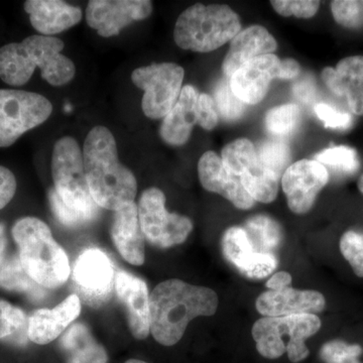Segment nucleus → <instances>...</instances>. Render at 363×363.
<instances>
[{
    "instance_id": "nucleus-49",
    "label": "nucleus",
    "mask_w": 363,
    "mask_h": 363,
    "mask_svg": "<svg viewBox=\"0 0 363 363\" xmlns=\"http://www.w3.org/2000/svg\"><path fill=\"white\" fill-rule=\"evenodd\" d=\"M125 363H147V362H143V360H140V359H130V360H128V362H126Z\"/></svg>"
},
{
    "instance_id": "nucleus-28",
    "label": "nucleus",
    "mask_w": 363,
    "mask_h": 363,
    "mask_svg": "<svg viewBox=\"0 0 363 363\" xmlns=\"http://www.w3.org/2000/svg\"><path fill=\"white\" fill-rule=\"evenodd\" d=\"M28 339V319L25 311L0 300V340L23 346Z\"/></svg>"
},
{
    "instance_id": "nucleus-47",
    "label": "nucleus",
    "mask_w": 363,
    "mask_h": 363,
    "mask_svg": "<svg viewBox=\"0 0 363 363\" xmlns=\"http://www.w3.org/2000/svg\"><path fill=\"white\" fill-rule=\"evenodd\" d=\"M6 229H4V224H0V267L2 266L4 262V255H6Z\"/></svg>"
},
{
    "instance_id": "nucleus-6",
    "label": "nucleus",
    "mask_w": 363,
    "mask_h": 363,
    "mask_svg": "<svg viewBox=\"0 0 363 363\" xmlns=\"http://www.w3.org/2000/svg\"><path fill=\"white\" fill-rule=\"evenodd\" d=\"M321 328V320L315 314H296L264 317L253 324L252 334L257 350L267 359H277L286 352L294 363L303 362L310 351L305 341Z\"/></svg>"
},
{
    "instance_id": "nucleus-18",
    "label": "nucleus",
    "mask_w": 363,
    "mask_h": 363,
    "mask_svg": "<svg viewBox=\"0 0 363 363\" xmlns=\"http://www.w3.org/2000/svg\"><path fill=\"white\" fill-rule=\"evenodd\" d=\"M326 306L324 296L317 291L295 290L286 288L281 291H267L257 298L255 307L264 317L289 316L296 314H316Z\"/></svg>"
},
{
    "instance_id": "nucleus-41",
    "label": "nucleus",
    "mask_w": 363,
    "mask_h": 363,
    "mask_svg": "<svg viewBox=\"0 0 363 363\" xmlns=\"http://www.w3.org/2000/svg\"><path fill=\"white\" fill-rule=\"evenodd\" d=\"M49 200L52 213L64 225L76 227L87 223V221L81 215L67 206L63 200L60 198L58 193L55 191V189L50 190Z\"/></svg>"
},
{
    "instance_id": "nucleus-40",
    "label": "nucleus",
    "mask_w": 363,
    "mask_h": 363,
    "mask_svg": "<svg viewBox=\"0 0 363 363\" xmlns=\"http://www.w3.org/2000/svg\"><path fill=\"white\" fill-rule=\"evenodd\" d=\"M315 112L318 118L323 121L325 128L346 130L352 124V116L350 114L339 111L329 104H317L315 106Z\"/></svg>"
},
{
    "instance_id": "nucleus-30",
    "label": "nucleus",
    "mask_w": 363,
    "mask_h": 363,
    "mask_svg": "<svg viewBox=\"0 0 363 363\" xmlns=\"http://www.w3.org/2000/svg\"><path fill=\"white\" fill-rule=\"evenodd\" d=\"M281 180L279 177L262 169V167L255 173L245 174L240 177L241 184L247 194L255 201L260 203H271L276 200Z\"/></svg>"
},
{
    "instance_id": "nucleus-27",
    "label": "nucleus",
    "mask_w": 363,
    "mask_h": 363,
    "mask_svg": "<svg viewBox=\"0 0 363 363\" xmlns=\"http://www.w3.org/2000/svg\"><path fill=\"white\" fill-rule=\"evenodd\" d=\"M0 288L26 294L33 301L42 300L45 295L44 288L28 276L18 257H9L0 267Z\"/></svg>"
},
{
    "instance_id": "nucleus-23",
    "label": "nucleus",
    "mask_w": 363,
    "mask_h": 363,
    "mask_svg": "<svg viewBox=\"0 0 363 363\" xmlns=\"http://www.w3.org/2000/svg\"><path fill=\"white\" fill-rule=\"evenodd\" d=\"M198 97L199 93L196 88L191 85L184 86L175 106L162 121L160 135L164 142L174 147H181L188 143L197 123Z\"/></svg>"
},
{
    "instance_id": "nucleus-13",
    "label": "nucleus",
    "mask_w": 363,
    "mask_h": 363,
    "mask_svg": "<svg viewBox=\"0 0 363 363\" xmlns=\"http://www.w3.org/2000/svg\"><path fill=\"white\" fill-rule=\"evenodd\" d=\"M152 11L149 0H91L86 20L101 37L111 38L130 23L149 18Z\"/></svg>"
},
{
    "instance_id": "nucleus-36",
    "label": "nucleus",
    "mask_w": 363,
    "mask_h": 363,
    "mask_svg": "<svg viewBox=\"0 0 363 363\" xmlns=\"http://www.w3.org/2000/svg\"><path fill=\"white\" fill-rule=\"evenodd\" d=\"M340 252L357 276L363 278V234L347 231L340 240Z\"/></svg>"
},
{
    "instance_id": "nucleus-42",
    "label": "nucleus",
    "mask_w": 363,
    "mask_h": 363,
    "mask_svg": "<svg viewBox=\"0 0 363 363\" xmlns=\"http://www.w3.org/2000/svg\"><path fill=\"white\" fill-rule=\"evenodd\" d=\"M16 192V180L13 172L0 166V210L13 200Z\"/></svg>"
},
{
    "instance_id": "nucleus-11",
    "label": "nucleus",
    "mask_w": 363,
    "mask_h": 363,
    "mask_svg": "<svg viewBox=\"0 0 363 363\" xmlns=\"http://www.w3.org/2000/svg\"><path fill=\"white\" fill-rule=\"evenodd\" d=\"M73 279L76 290L91 307L104 304L113 293V266L106 253L97 248L81 253L74 267Z\"/></svg>"
},
{
    "instance_id": "nucleus-17",
    "label": "nucleus",
    "mask_w": 363,
    "mask_h": 363,
    "mask_svg": "<svg viewBox=\"0 0 363 363\" xmlns=\"http://www.w3.org/2000/svg\"><path fill=\"white\" fill-rule=\"evenodd\" d=\"M198 175L203 188L221 195L238 209L248 210L255 205V200L243 188L240 178L227 171L221 157L213 150H208L200 157Z\"/></svg>"
},
{
    "instance_id": "nucleus-38",
    "label": "nucleus",
    "mask_w": 363,
    "mask_h": 363,
    "mask_svg": "<svg viewBox=\"0 0 363 363\" xmlns=\"http://www.w3.org/2000/svg\"><path fill=\"white\" fill-rule=\"evenodd\" d=\"M272 9L281 16L311 18L319 11L320 1L315 0H276L271 1Z\"/></svg>"
},
{
    "instance_id": "nucleus-21",
    "label": "nucleus",
    "mask_w": 363,
    "mask_h": 363,
    "mask_svg": "<svg viewBox=\"0 0 363 363\" xmlns=\"http://www.w3.org/2000/svg\"><path fill=\"white\" fill-rule=\"evenodd\" d=\"M26 13L30 23L43 35H58L82 20V11L61 0H28Z\"/></svg>"
},
{
    "instance_id": "nucleus-10",
    "label": "nucleus",
    "mask_w": 363,
    "mask_h": 363,
    "mask_svg": "<svg viewBox=\"0 0 363 363\" xmlns=\"http://www.w3.org/2000/svg\"><path fill=\"white\" fill-rule=\"evenodd\" d=\"M138 210L143 236L157 247L181 245L193 230L192 221L188 217L167 211L166 196L160 189L145 190Z\"/></svg>"
},
{
    "instance_id": "nucleus-24",
    "label": "nucleus",
    "mask_w": 363,
    "mask_h": 363,
    "mask_svg": "<svg viewBox=\"0 0 363 363\" xmlns=\"http://www.w3.org/2000/svg\"><path fill=\"white\" fill-rule=\"evenodd\" d=\"M66 363H106V350L83 323H75L60 339Z\"/></svg>"
},
{
    "instance_id": "nucleus-33",
    "label": "nucleus",
    "mask_w": 363,
    "mask_h": 363,
    "mask_svg": "<svg viewBox=\"0 0 363 363\" xmlns=\"http://www.w3.org/2000/svg\"><path fill=\"white\" fill-rule=\"evenodd\" d=\"M315 161L344 174H353L359 168L357 150L345 145L329 147L316 155Z\"/></svg>"
},
{
    "instance_id": "nucleus-51",
    "label": "nucleus",
    "mask_w": 363,
    "mask_h": 363,
    "mask_svg": "<svg viewBox=\"0 0 363 363\" xmlns=\"http://www.w3.org/2000/svg\"><path fill=\"white\" fill-rule=\"evenodd\" d=\"M362 4H363V1H362Z\"/></svg>"
},
{
    "instance_id": "nucleus-44",
    "label": "nucleus",
    "mask_w": 363,
    "mask_h": 363,
    "mask_svg": "<svg viewBox=\"0 0 363 363\" xmlns=\"http://www.w3.org/2000/svg\"><path fill=\"white\" fill-rule=\"evenodd\" d=\"M301 73V66L296 60L284 59L281 60L278 73V78L281 80H291L298 77Z\"/></svg>"
},
{
    "instance_id": "nucleus-3",
    "label": "nucleus",
    "mask_w": 363,
    "mask_h": 363,
    "mask_svg": "<svg viewBox=\"0 0 363 363\" xmlns=\"http://www.w3.org/2000/svg\"><path fill=\"white\" fill-rule=\"evenodd\" d=\"M64 47L58 38L47 35H30L21 43L4 45L0 48V78L6 84L23 86L39 68L49 84L65 85L75 76L76 67L61 54Z\"/></svg>"
},
{
    "instance_id": "nucleus-39",
    "label": "nucleus",
    "mask_w": 363,
    "mask_h": 363,
    "mask_svg": "<svg viewBox=\"0 0 363 363\" xmlns=\"http://www.w3.org/2000/svg\"><path fill=\"white\" fill-rule=\"evenodd\" d=\"M197 124L205 130H212L216 128L219 121V113L213 98L206 93L199 94L196 107Z\"/></svg>"
},
{
    "instance_id": "nucleus-46",
    "label": "nucleus",
    "mask_w": 363,
    "mask_h": 363,
    "mask_svg": "<svg viewBox=\"0 0 363 363\" xmlns=\"http://www.w3.org/2000/svg\"><path fill=\"white\" fill-rule=\"evenodd\" d=\"M345 97L350 111L357 116H363V85L351 90Z\"/></svg>"
},
{
    "instance_id": "nucleus-20",
    "label": "nucleus",
    "mask_w": 363,
    "mask_h": 363,
    "mask_svg": "<svg viewBox=\"0 0 363 363\" xmlns=\"http://www.w3.org/2000/svg\"><path fill=\"white\" fill-rule=\"evenodd\" d=\"M278 48L274 35L262 26H252L240 30L231 40L230 47L222 64V71L229 79L243 64L250 60L272 54Z\"/></svg>"
},
{
    "instance_id": "nucleus-9",
    "label": "nucleus",
    "mask_w": 363,
    "mask_h": 363,
    "mask_svg": "<svg viewBox=\"0 0 363 363\" xmlns=\"http://www.w3.org/2000/svg\"><path fill=\"white\" fill-rule=\"evenodd\" d=\"M185 71L175 63L152 64L131 74L133 84L143 90V111L152 119L164 118L183 89Z\"/></svg>"
},
{
    "instance_id": "nucleus-19",
    "label": "nucleus",
    "mask_w": 363,
    "mask_h": 363,
    "mask_svg": "<svg viewBox=\"0 0 363 363\" xmlns=\"http://www.w3.org/2000/svg\"><path fill=\"white\" fill-rule=\"evenodd\" d=\"M81 302L77 295H70L52 309L37 310L28 319V338L45 345L58 338L79 317Z\"/></svg>"
},
{
    "instance_id": "nucleus-7",
    "label": "nucleus",
    "mask_w": 363,
    "mask_h": 363,
    "mask_svg": "<svg viewBox=\"0 0 363 363\" xmlns=\"http://www.w3.org/2000/svg\"><path fill=\"white\" fill-rule=\"evenodd\" d=\"M55 191L67 206L90 222L96 218L98 205L93 200L86 179L83 152L71 136L55 143L52 156Z\"/></svg>"
},
{
    "instance_id": "nucleus-4",
    "label": "nucleus",
    "mask_w": 363,
    "mask_h": 363,
    "mask_svg": "<svg viewBox=\"0 0 363 363\" xmlns=\"http://www.w3.org/2000/svg\"><path fill=\"white\" fill-rule=\"evenodd\" d=\"M13 236L21 264L35 283L44 289H57L68 281V257L44 221L23 217L14 224Z\"/></svg>"
},
{
    "instance_id": "nucleus-31",
    "label": "nucleus",
    "mask_w": 363,
    "mask_h": 363,
    "mask_svg": "<svg viewBox=\"0 0 363 363\" xmlns=\"http://www.w3.org/2000/svg\"><path fill=\"white\" fill-rule=\"evenodd\" d=\"M257 152L260 167L281 179L291 166L292 154L290 147L281 140H267L259 145Z\"/></svg>"
},
{
    "instance_id": "nucleus-43",
    "label": "nucleus",
    "mask_w": 363,
    "mask_h": 363,
    "mask_svg": "<svg viewBox=\"0 0 363 363\" xmlns=\"http://www.w3.org/2000/svg\"><path fill=\"white\" fill-rule=\"evenodd\" d=\"M293 93L301 104H311L316 97V85L313 78L305 76L298 80L294 85Z\"/></svg>"
},
{
    "instance_id": "nucleus-35",
    "label": "nucleus",
    "mask_w": 363,
    "mask_h": 363,
    "mask_svg": "<svg viewBox=\"0 0 363 363\" xmlns=\"http://www.w3.org/2000/svg\"><path fill=\"white\" fill-rule=\"evenodd\" d=\"M331 11L334 20L347 28H357L363 26L362 1L335 0L331 2Z\"/></svg>"
},
{
    "instance_id": "nucleus-34",
    "label": "nucleus",
    "mask_w": 363,
    "mask_h": 363,
    "mask_svg": "<svg viewBox=\"0 0 363 363\" xmlns=\"http://www.w3.org/2000/svg\"><path fill=\"white\" fill-rule=\"evenodd\" d=\"M214 101L218 113L227 121H238L247 111V104L234 95L227 79H222L215 88Z\"/></svg>"
},
{
    "instance_id": "nucleus-25",
    "label": "nucleus",
    "mask_w": 363,
    "mask_h": 363,
    "mask_svg": "<svg viewBox=\"0 0 363 363\" xmlns=\"http://www.w3.org/2000/svg\"><path fill=\"white\" fill-rule=\"evenodd\" d=\"M325 85L333 94L345 97L351 90L363 85V56H351L339 61L335 68L322 72Z\"/></svg>"
},
{
    "instance_id": "nucleus-50",
    "label": "nucleus",
    "mask_w": 363,
    "mask_h": 363,
    "mask_svg": "<svg viewBox=\"0 0 363 363\" xmlns=\"http://www.w3.org/2000/svg\"><path fill=\"white\" fill-rule=\"evenodd\" d=\"M346 363H359L357 360H354V362H346Z\"/></svg>"
},
{
    "instance_id": "nucleus-29",
    "label": "nucleus",
    "mask_w": 363,
    "mask_h": 363,
    "mask_svg": "<svg viewBox=\"0 0 363 363\" xmlns=\"http://www.w3.org/2000/svg\"><path fill=\"white\" fill-rule=\"evenodd\" d=\"M253 247L259 252L274 253L281 240V227L271 217L257 215L248 219L245 226Z\"/></svg>"
},
{
    "instance_id": "nucleus-26",
    "label": "nucleus",
    "mask_w": 363,
    "mask_h": 363,
    "mask_svg": "<svg viewBox=\"0 0 363 363\" xmlns=\"http://www.w3.org/2000/svg\"><path fill=\"white\" fill-rule=\"evenodd\" d=\"M221 160L227 171L238 178L255 173L260 167L257 149L247 138L227 143L222 150Z\"/></svg>"
},
{
    "instance_id": "nucleus-48",
    "label": "nucleus",
    "mask_w": 363,
    "mask_h": 363,
    "mask_svg": "<svg viewBox=\"0 0 363 363\" xmlns=\"http://www.w3.org/2000/svg\"><path fill=\"white\" fill-rule=\"evenodd\" d=\"M358 188H359L360 192L363 193V175L360 177L359 181H358Z\"/></svg>"
},
{
    "instance_id": "nucleus-2",
    "label": "nucleus",
    "mask_w": 363,
    "mask_h": 363,
    "mask_svg": "<svg viewBox=\"0 0 363 363\" xmlns=\"http://www.w3.org/2000/svg\"><path fill=\"white\" fill-rule=\"evenodd\" d=\"M83 160L93 200L105 209H121L135 202L138 183L118 160L116 138L108 128L95 126L86 136Z\"/></svg>"
},
{
    "instance_id": "nucleus-32",
    "label": "nucleus",
    "mask_w": 363,
    "mask_h": 363,
    "mask_svg": "<svg viewBox=\"0 0 363 363\" xmlns=\"http://www.w3.org/2000/svg\"><path fill=\"white\" fill-rule=\"evenodd\" d=\"M300 119L301 111L297 104H284L267 112L264 124L272 135L286 136L297 128Z\"/></svg>"
},
{
    "instance_id": "nucleus-37",
    "label": "nucleus",
    "mask_w": 363,
    "mask_h": 363,
    "mask_svg": "<svg viewBox=\"0 0 363 363\" xmlns=\"http://www.w3.org/2000/svg\"><path fill=\"white\" fill-rule=\"evenodd\" d=\"M362 353V346L358 344L332 340L322 346L320 350V357L327 363H346L354 362Z\"/></svg>"
},
{
    "instance_id": "nucleus-45",
    "label": "nucleus",
    "mask_w": 363,
    "mask_h": 363,
    "mask_svg": "<svg viewBox=\"0 0 363 363\" xmlns=\"http://www.w3.org/2000/svg\"><path fill=\"white\" fill-rule=\"evenodd\" d=\"M292 284V276L286 272H278L267 279L266 286L269 291H281Z\"/></svg>"
},
{
    "instance_id": "nucleus-14",
    "label": "nucleus",
    "mask_w": 363,
    "mask_h": 363,
    "mask_svg": "<svg viewBox=\"0 0 363 363\" xmlns=\"http://www.w3.org/2000/svg\"><path fill=\"white\" fill-rule=\"evenodd\" d=\"M221 245L227 262L247 278H267L278 267L274 253L257 252L243 227L227 229L222 236Z\"/></svg>"
},
{
    "instance_id": "nucleus-8",
    "label": "nucleus",
    "mask_w": 363,
    "mask_h": 363,
    "mask_svg": "<svg viewBox=\"0 0 363 363\" xmlns=\"http://www.w3.org/2000/svg\"><path fill=\"white\" fill-rule=\"evenodd\" d=\"M47 98L28 91L0 89V147H11L26 131L51 116Z\"/></svg>"
},
{
    "instance_id": "nucleus-1",
    "label": "nucleus",
    "mask_w": 363,
    "mask_h": 363,
    "mask_svg": "<svg viewBox=\"0 0 363 363\" xmlns=\"http://www.w3.org/2000/svg\"><path fill=\"white\" fill-rule=\"evenodd\" d=\"M150 333L162 345L173 346L183 337L192 320L216 313L218 296L207 286L167 279L150 294Z\"/></svg>"
},
{
    "instance_id": "nucleus-5",
    "label": "nucleus",
    "mask_w": 363,
    "mask_h": 363,
    "mask_svg": "<svg viewBox=\"0 0 363 363\" xmlns=\"http://www.w3.org/2000/svg\"><path fill=\"white\" fill-rule=\"evenodd\" d=\"M240 30V16L230 7L197 4L179 16L174 40L181 49L209 52L231 42Z\"/></svg>"
},
{
    "instance_id": "nucleus-16",
    "label": "nucleus",
    "mask_w": 363,
    "mask_h": 363,
    "mask_svg": "<svg viewBox=\"0 0 363 363\" xmlns=\"http://www.w3.org/2000/svg\"><path fill=\"white\" fill-rule=\"evenodd\" d=\"M114 289L117 297L125 308L128 327L138 340L147 338L150 332V294L143 279L130 272L116 274Z\"/></svg>"
},
{
    "instance_id": "nucleus-22",
    "label": "nucleus",
    "mask_w": 363,
    "mask_h": 363,
    "mask_svg": "<svg viewBox=\"0 0 363 363\" xmlns=\"http://www.w3.org/2000/svg\"><path fill=\"white\" fill-rule=\"evenodd\" d=\"M111 235L121 257L133 266H142L145 260V250L135 202L124 205L116 211Z\"/></svg>"
},
{
    "instance_id": "nucleus-15",
    "label": "nucleus",
    "mask_w": 363,
    "mask_h": 363,
    "mask_svg": "<svg viewBox=\"0 0 363 363\" xmlns=\"http://www.w3.org/2000/svg\"><path fill=\"white\" fill-rule=\"evenodd\" d=\"M281 60L274 54L264 55L243 64L229 78V86L245 104H259L269 92L272 80L278 78Z\"/></svg>"
},
{
    "instance_id": "nucleus-12",
    "label": "nucleus",
    "mask_w": 363,
    "mask_h": 363,
    "mask_svg": "<svg viewBox=\"0 0 363 363\" xmlns=\"http://www.w3.org/2000/svg\"><path fill=\"white\" fill-rule=\"evenodd\" d=\"M328 181V169L315 160H301L291 164L281 180L291 211L295 214L309 212Z\"/></svg>"
}]
</instances>
